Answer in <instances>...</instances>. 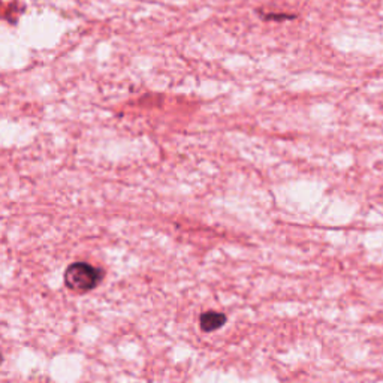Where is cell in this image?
<instances>
[{
	"label": "cell",
	"instance_id": "6da1fadb",
	"mask_svg": "<svg viewBox=\"0 0 383 383\" xmlns=\"http://www.w3.org/2000/svg\"><path fill=\"white\" fill-rule=\"evenodd\" d=\"M104 271L100 268H96L90 265L87 262H75L69 265L65 271V280L66 288L75 292H88L99 286L100 281L104 280Z\"/></svg>",
	"mask_w": 383,
	"mask_h": 383
},
{
	"label": "cell",
	"instance_id": "7a4b0ae2",
	"mask_svg": "<svg viewBox=\"0 0 383 383\" xmlns=\"http://www.w3.org/2000/svg\"><path fill=\"white\" fill-rule=\"evenodd\" d=\"M226 324V316L218 312H207L200 315V330L204 333H213Z\"/></svg>",
	"mask_w": 383,
	"mask_h": 383
},
{
	"label": "cell",
	"instance_id": "3957f363",
	"mask_svg": "<svg viewBox=\"0 0 383 383\" xmlns=\"http://www.w3.org/2000/svg\"><path fill=\"white\" fill-rule=\"evenodd\" d=\"M263 20L267 21H283V20H294L295 15L289 14H277V12H259Z\"/></svg>",
	"mask_w": 383,
	"mask_h": 383
}]
</instances>
